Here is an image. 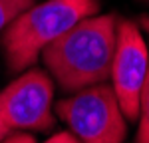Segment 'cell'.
Wrapping results in <instances>:
<instances>
[{
	"label": "cell",
	"mask_w": 149,
	"mask_h": 143,
	"mask_svg": "<svg viewBox=\"0 0 149 143\" xmlns=\"http://www.w3.org/2000/svg\"><path fill=\"white\" fill-rule=\"evenodd\" d=\"M44 143H81L72 131H60L56 135H52L50 139H46Z\"/></svg>",
	"instance_id": "ba28073f"
},
{
	"label": "cell",
	"mask_w": 149,
	"mask_h": 143,
	"mask_svg": "<svg viewBox=\"0 0 149 143\" xmlns=\"http://www.w3.org/2000/svg\"><path fill=\"white\" fill-rule=\"evenodd\" d=\"M139 131H137V143H149V68L147 76L141 87L139 95Z\"/></svg>",
	"instance_id": "52a82bcc"
},
{
	"label": "cell",
	"mask_w": 149,
	"mask_h": 143,
	"mask_svg": "<svg viewBox=\"0 0 149 143\" xmlns=\"http://www.w3.org/2000/svg\"><path fill=\"white\" fill-rule=\"evenodd\" d=\"M147 68L149 48L139 32V26L129 20H119L109 80L127 121H137L139 117V95Z\"/></svg>",
	"instance_id": "5b68a950"
},
{
	"label": "cell",
	"mask_w": 149,
	"mask_h": 143,
	"mask_svg": "<svg viewBox=\"0 0 149 143\" xmlns=\"http://www.w3.org/2000/svg\"><path fill=\"white\" fill-rule=\"evenodd\" d=\"M139 26H141L145 32H149V16H141V18H139Z\"/></svg>",
	"instance_id": "30bf717a"
},
{
	"label": "cell",
	"mask_w": 149,
	"mask_h": 143,
	"mask_svg": "<svg viewBox=\"0 0 149 143\" xmlns=\"http://www.w3.org/2000/svg\"><path fill=\"white\" fill-rule=\"evenodd\" d=\"M54 82L44 70L30 68L0 92V123L10 131L54 127Z\"/></svg>",
	"instance_id": "277c9868"
},
{
	"label": "cell",
	"mask_w": 149,
	"mask_h": 143,
	"mask_svg": "<svg viewBox=\"0 0 149 143\" xmlns=\"http://www.w3.org/2000/svg\"><path fill=\"white\" fill-rule=\"evenodd\" d=\"M56 113L81 143H121L127 119L113 87L95 83L56 103Z\"/></svg>",
	"instance_id": "3957f363"
},
{
	"label": "cell",
	"mask_w": 149,
	"mask_h": 143,
	"mask_svg": "<svg viewBox=\"0 0 149 143\" xmlns=\"http://www.w3.org/2000/svg\"><path fill=\"white\" fill-rule=\"evenodd\" d=\"M0 143H36V139L30 133H22V131H12L6 139H2Z\"/></svg>",
	"instance_id": "9c48e42d"
},
{
	"label": "cell",
	"mask_w": 149,
	"mask_h": 143,
	"mask_svg": "<svg viewBox=\"0 0 149 143\" xmlns=\"http://www.w3.org/2000/svg\"><path fill=\"white\" fill-rule=\"evenodd\" d=\"M34 4L36 0H0V32Z\"/></svg>",
	"instance_id": "8992f818"
},
{
	"label": "cell",
	"mask_w": 149,
	"mask_h": 143,
	"mask_svg": "<svg viewBox=\"0 0 149 143\" xmlns=\"http://www.w3.org/2000/svg\"><path fill=\"white\" fill-rule=\"evenodd\" d=\"M100 0H46L22 12L0 34V50L12 74L32 68L42 50L80 20L97 14Z\"/></svg>",
	"instance_id": "7a4b0ae2"
},
{
	"label": "cell",
	"mask_w": 149,
	"mask_h": 143,
	"mask_svg": "<svg viewBox=\"0 0 149 143\" xmlns=\"http://www.w3.org/2000/svg\"><path fill=\"white\" fill-rule=\"evenodd\" d=\"M8 135H10V131H8L4 125H2V123H0V141H2V139H6Z\"/></svg>",
	"instance_id": "8fae6325"
},
{
	"label": "cell",
	"mask_w": 149,
	"mask_h": 143,
	"mask_svg": "<svg viewBox=\"0 0 149 143\" xmlns=\"http://www.w3.org/2000/svg\"><path fill=\"white\" fill-rule=\"evenodd\" d=\"M117 26L119 18L115 14H93L42 50L44 66L64 92L76 94L109 80Z\"/></svg>",
	"instance_id": "6da1fadb"
}]
</instances>
